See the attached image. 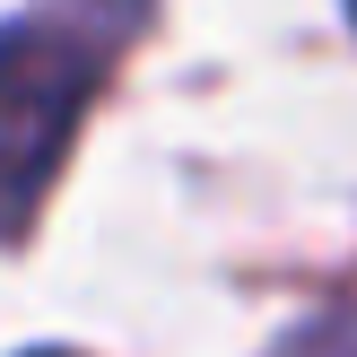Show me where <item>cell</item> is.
Here are the masks:
<instances>
[{"label": "cell", "mask_w": 357, "mask_h": 357, "mask_svg": "<svg viewBox=\"0 0 357 357\" xmlns=\"http://www.w3.org/2000/svg\"><path fill=\"white\" fill-rule=\"evenodd\" d=\"M96 96V44L61 17L0 26V244L26 236Z\"/></svg>", "instance_id": "6da1fadb"}, {"label": "cell", "mask_w": 357, "mask_h": 357, "mask_svg": "<svg viewBox=\"0 0 357 357\" xmlns=\"http://www.w3.org/2000/svg\"><path fill=\"white\" fill-rule=\"evenodd\" d=\"M35 357H70V349H35Z\"/></svg>", "instance_id": "7a4b0ae2"}, {"label": "cell", "mask_w": 357, "mask_h": 357, "mask_svg": "<svg viewBox=\"0 0 357 357\" xmlns=\"http://www.w3.org/2000/svg\"><path fill=\"white\" fill-rule=\"evenodd\" d=\"M349 17H357V0H349Z\"/></svg>", "instance_id": "3957f363"}]
</instances>
